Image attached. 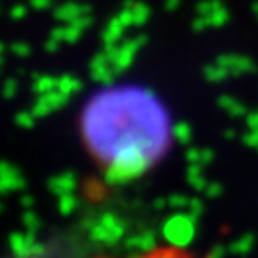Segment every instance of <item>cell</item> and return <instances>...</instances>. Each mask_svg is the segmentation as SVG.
I'll return each instance as SVG.
<instances>
[{
  "label": "cell",
  "mask_w": 258,
  "mask_h": 258,
  "mask_svg": "<svg viewBox=\"0 0 258 258\" xmlns=\"http://www.w3.org/2000/svg\"><path fill=\"white\" fill-rule=\"evenodd\" d=\"M84 138L96 161L113 176H138L168 148V117L148 94L111 90L86 111Z\"/></svg>",
  "instance_id": "obj_1"
},
{
  "label": "cell",
  "mask_w": 258,
  "mask_h": 258,
  "mask_svg": "<svg viewBox=\"0 0 258 258\" xmlns=\"http://www.w3.org/2000/svg\"><path fill=\"white\" fill-rule=\"evenodd\" d=\"M132 258H197V254H194L189 249L180 247V245H157L153 249Z\"/></svg>",
  "instance_id": "obj_2"
}]
</instances>
